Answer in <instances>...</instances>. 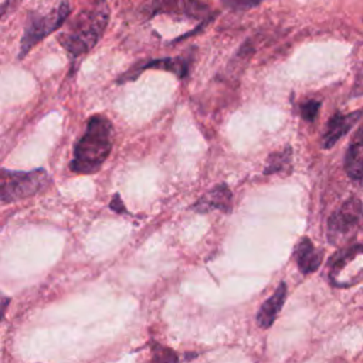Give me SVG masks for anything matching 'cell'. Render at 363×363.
Masks as SVG:
<instances>
[{"label": "cell", "instance_id": "6da1fadb", "mask_svg": "<svg viewBox=\"0 0 363 363\" xmlns=\"http://www.w3.org/2000/svg\"><path fill=\"white\" fill-rule=\"evenodd\" d=\"M108 21L109 6L106 0H95L68 23L58 35V41L69 55H84L101 40Z\"/></svg>", "mask_w": 363, "mask_h": 363}, {"label": "cell", "instance_id": "7a4b0ae2", "mask_svg": "<svg viewBox=\"0 0 363 363\" xmlns=\"http://www.w3.org/2000/svg\"><path fill=\"white\" fill-rule=\"evenodd\" d=\"M113 126L102 115H94L86 123L85 133L74 146L69 169L74 173L91 174L101 169L112 150Z\"/></svg>", "mask_w": 363, "mask_h": 363}, {"label": "cell", "instance_id": "3957f363", "mask_svg": "<svg viewBox=\"0 0 363 363\" xmlns=\"http://www.w3.org/2000/svg\"><path fill=\"white\" fill-rule=\"evenodd\" d=\"M69 11L71 0H62L60 6H57V9L45 14L31 13L27 18L24 33L20 41L18 58H24L37 43H40L43 38L58 30L65 23Z\"/></svg>", "mask_w": 363, "mask_h": 363}, {"label": "cell", "instance_id": "277c9868", "mask_svg": "<svg viewBox=\"0 0 363 363\" xmlns=\"http://www.w3.org/2000/svg\"><path fill=\"white\" fill-rule=\"evenodd\" d=\"M48 182L50 176L44 169H35L31 172H14L1 169L0 200L3 204H7L30 197L43 190Z\"/></svg>", "mask_w": 363, "mask_h": 363}, {"label": "cell", "instance_id": "5b68a950", "mask_svg": "<svg viewBox=\"0 0 363 363\" xmlns=\"http://www.w3.org/2000/svg\"><path fill=\"white\" fill-rule=\"evenodd\" d=\"M363 220V207L359 199L350 197L328 221V238L336 244L357 230Z\"/></svg>", "mask_w": 363, "mask_h": 363}, {"label": "cell", "instance_id": "8992f818", "mask_svg": "<svg viewBox=\"0 0 363 363\" xmlns=\"http://www.w3.org/2000/svg\"><path fill=\"white\" fill-rule=\"evenodd\" d=\"M143 11L147 16L173 14L191 20H204L211 14V10L199 0H150Z\"/></svg>", "mask_w": 363, "mask_h": 363}, {"label": "cell", "instance_id": "52a82bcc", "mask_svg": "<svg viewBox=\"0 0 363 363\" xmlns=\"http://www.w3.org/2000/svg\"><path fill=\"white\" fill-rule=\"evenodd\" d=\"M191 54L189 55H179V57H167V58H160V60H150L142 65L133 67L130 71L123 74L118 82H125V81H132L135 79L143 69H164L169 72H173L179 78H186L190 71L191 65Z\"/></svg>", "mask_w": 363, "mask_h": 363}, {"label": "cell", "instance_id": "ba28073f", "mask_svg": "<svg viewBox=\"0 0 363 363\" xmlns=\"http://www.w3.org/2000/svg\"><path fill=\"white\" fill-rule=\"evenodd\" d=\"M191 208L197 213H208L211 210H220L223 213H230L233 208V194L225 183H221L211 189L208 193L201 196Z\"/></svg>", "mask_w": 363, "mask_h": 363}, {"label": "cell", "instance_id": "9c48e42d", "mask_svg": "<svg viewBox=\"0 0 363 363\" xmlns=\"http://www.w3.org/2000/svg\"><path fill=\"white\" fill-rule=\"evenodd\" d=\"M362 112L354 111L352 113H335L326 126V130L322 135V147L323 149H330L343 135H346L352 126L356 123V121L360 118Z\"/></svg>", "mask_w": 363, "mask_h": 363}, {"label": "cell", "instance_id": "30bf717a", "mask_svg": "<svg viewBox=\"0 0 363 363\" xmlns=\"http://www.w3.org/2000/svg\"><path fill=\"white\" fill-rule=\"evenodd\" d=\"M286 299V284L279 282L274 294L259 306L257 312V325L262 329H268L277 319Z\"/></svg>", "mask_w": 363, "mask_h": 363}, {"label": "cell", "instance_id": "8fae6325", "mask_svg": "<svg viewBox=\"0 0 363 363\" xmlns=\"http://www.w3.org/2000/svg\"><path fill=\"white\" fill-rule=\"evenodd\" d=\"M294 257L296 261V265L302 274H311L316 271L322 264V251L316 250L312 241L306 237H303L298 245L295 247Z\"/></svg>", "mask_w": 363, "mask_h": 363}, {"label": "cell", "instance_id": "7c38bea8", "mask_svg": "<svg viewBox=\"0 0 363 363\" xmlns=\"http://www.w3.org/2000/svg\"><path fill=\"white\" fill-rule=\"evenodd\" d=\"M345 170L347 176L354 180L363 179V126L349 145L345 156Z\"/></svg>", "mask_w": 363, "mask_h": 363}, {"label": "cell", "instance_id": "4fadbf2b", "mask_svg": "<svg viewBox=\"0 0 363 363\" xmlns=\"http://www.w3.org/2000/svg\"><path fill=\"white\" fill-rule=\"evenodd\" d=\"M359 254H363V244H356L333 254L328 264L330 268V275H336L347 262H350Z\"/></svg>", "mask_w": 363, "mask_h": 363}, {"label": "cell", "instance_id": "5bb4252c", "mask_svg": "<svg viewBox=\"0 0 363 363\" xmlns=\"http://www.w3.org/2000/svg\"><path fill=\"white\" fill-rule=\"evenodd\" d=\"M289 162H291V149L289 147H286L285 150H281V152H275V153L269 155V157L267 160V166L264 169V174L282 172Z\"/></svg>", "mask_w": 363, "mask_h": 363}, {"label": "cell", "instance_id": "9a60e30c", "mask_svg": "<svg viewBox=\"0 0 363 363\" xmlns=\"http://www.w3.org/2000/svg\"><path fill=\"white\" fill-rule=\"evenodd\" d=\"M221 4L233 11H245L250 9L257 7L261 4L264 0H220Z\"/></svg>", "mask_w": 363, "mask_h": 363}, {"label": "cell", "instance_id": "2e32d148", "mask_svg": "<svg viewBox=\"0 0 363 363\" xmlns=\"http://www.w3.org/2000/svg\"><path fill=\"white\" fill-rule=\"evenodd\" d=\"M320 108V102L319 101H315V99H309L303 104H301L299 106V111H301V116L308 121V122H313L316 115H318V111Z\"/></svg>", "mask_w": 363, "mask_h": 363}, {"label": "cell", "instance_id": "e0dca14e", "mask_svg": "<svg viewBox=\"0 0 363 363\" xmlns=\"http://www.w3.org/2000/svg\"><path fill=\"white\" fill-rule=\"evenodd\" d=\"M152 350H153L152 360H159V362H176V360H179V356L173 350H170L167 347H163L160 345H153Z\"/></svg>", "mask_w": 363, "mask_h": 363}, {"label": "cell", "instance_id": "ac0fdd59", "mask_svg": "<svg viewBox=\"0 0 363 363\" xmlns=\"http://www.w3.org/2000/svg\"><path fill=\"white\" fill-rule=\"evenodd\" d=\"M121 204H122V203H121L119 194H115V197H113V199H112V201H111V208H113L115 211L122 213V211H125V208H123Z\"/></svg>", "mask_w": 363, "mask_h": 363}]
</instances>
